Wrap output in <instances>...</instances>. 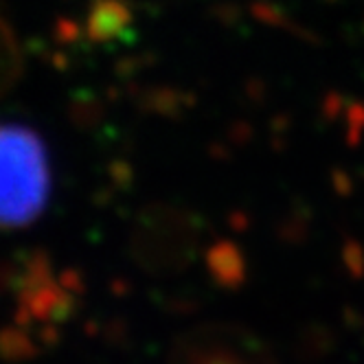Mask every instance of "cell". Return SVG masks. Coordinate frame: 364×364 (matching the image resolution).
Wrapping results in <instances>:
<instances>
[{"label": "cell", "mask_w": 364, "mask_h": 364, "mask_svg": "<svg viewBox=\"0 0 364 364\" xmlns=\"http://www.w3.org/2000/svg\"><path fill=\"white\" fill-rule=\"evenodd\" d=\"M48 163L42 141L18 125H0V228L33 222L46 204Z\"/></svg>", "instance_id": "6da1fadb"}, {"label": "cell", "mask_w": 364, "mask_h": 364, "mask_svg": "<svg viewBox=\"0 0 364 364\" xmlns=\"http://www.w3.org/2000/svg\"><path fill=\"white\" fill-rule=\"evenodd\" d=\"M209 266L215 279L226 288H237L244 279V259L232 244H220L209 255Z\"/></svg>", "instance_id": "7a4b0ae2"}]
</instances>
